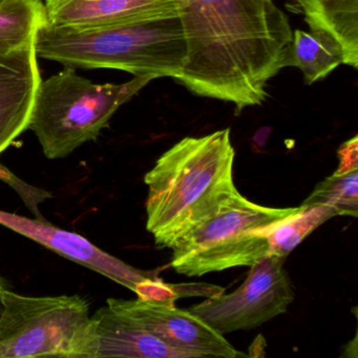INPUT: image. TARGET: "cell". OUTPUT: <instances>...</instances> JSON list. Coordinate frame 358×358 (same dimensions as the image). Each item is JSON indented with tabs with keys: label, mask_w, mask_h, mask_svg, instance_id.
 I'll list each match as a JSON object with an SVG mask.
<instances>
[{
	"label": "cell",
	"mask_w": 358,
	"mask_h": 358,
	"mask_svg": "<svg viewBox=\"0 0 358 358\" xmlns=\"http://www.w3.org/2000/svg\"><path fill=\"white\" fill-rule=\"evenodd\" d=\"M187 57L176 80L201 97L261 106L293 32L273 0H176Z\"/></svg>",
	"instance_id": "cell-1"
},
{
	"label": "cell",
	"mask_w": 358,
	"mask_h": 358,
	"mask_svg": "<svg viewBox=\"0 0 358 358\" xmlns=\"http://www.w3.org/2000/svg\"><path fill=\"white\" fill-rule=\"evenodd\" d=\"M230 129L186 137L162 155L144 182L148 186L146 228L156 245L169 247L217 213L238 194Z\"/></svg>",
	"instance_id": "cell-2"
},
{
	"label": "cell",
	"mask_w": 358,
	"mask_h": 358,
	"mask_svg": "<svg viewBox=\"0 0 358 358\" xmlns=\"http://www.w3.org/2000/svg\"><path fill=\"white\" fill-rule=\"evenodd\" d=\"M37 57L64 66L110 69L135 76L176 77L187 57L179 16L89 28L45 24L35 41Z\"/></svg>",
	"instance_id": "cell-3"
},
{
	"label": "cell",
	"mask_w": 358,
	"mask_h": 358,
	"mask_svg": "<svg viewBox=\"0 0 358 358\" xmlns=\"http://www.w3.org/2000/svg\"><path fill=\"white\" fill-rule=\"evenodd\" d=\"M154 79L144 75L122 85H98L66 66L41 80L29 129L34 131L48 159L66 158L87 142L95 141L119 108Z\"/></svg>",
	"instance_id": "cell-4"
},
{
	"label": "cell",
	"mask_w": 358,
	"mask_h": 358,
	"mask_svg": "<svg viewBox=\"0 0 358 358\" xmlns=\"http://www.w3.org/2000/svg\"><path fill=\"white\" fill-rule=\"evenodd\" d=\"M0 358H97L98 335L79 295L26 296L5 289Z\"/></svg>",
	"instance_id": "cell-5"
},
{
	"label": "cell",
	"mask_w": 358,
	"mask_h": 358,
	"mask_svg": "<svg viewBox=\"0 0 358 358\" xmlns=\"http://www.w3.org/2000/svg\"><path fill=\"white\" fill-rule=\"evenodd\" d=\"M299 209L301 206H262L238 192L217 213L192 226L171 245V267L189 278L229 268L251 267L269 255V243L259 230L291 217Z\"/></svg>",
	"instance_id": "cell-6"
},
{
	"label": "cell",
	"mask_w": 358,
	"mask_h": 358,
	"mask_svg": "<svg viewBox=\"0 0 358 358\" xmlns=\"http://www.w3.org/2000/svg\"><path fill=\"white\" fill-rule=\"evenodd\" d=\"M284 262L282 257L268 255L251 266L240 288L207 299L188 311L222 335L262 326L284 314L294 299Z\"/></svg>",
	"instance_id": "cell-7"
},
{
	"label": "cell",
	"mask_w": 358,
	"mask_h": 358,
	"mask_svg": "<svg viewBox=\"0 0 358 358\" xmlns=\"http://www.w3.org/2000/svg\"><path fill=\"white\" fill-rule=\"evenodd\" d=\"M106 305L171 349L188 357H246L227 339L188 310L140 299H108Z\"/></svg>",
	"instance_id": "cell-8"
},
{
	"label": "cell",
	"mask_w": 358,
	"mask_h": 358,
	"mask_svg": "<svg viewBox=\"0 0 358 358\" xmlns=\"http://www.w3.org/2000/svg\"><path fill=\"white\" fill-rule=\"evenodd\" d=\"M0 225L39 243L66 259L110 278L131 291L135 290L138 282L157 276L155 272L143 271L127 265L98 248L83 236L55 227L47 220L29 219L0 210Z\"/></svg>",
	"instance_id": "cell-9"
},
{
	"label": "cell",
	"mask_w": 358,
	"mask_h": 358,
	"mask_svg": "<svg viewBox=\"0 0 358 358\" xmlns=\"http://www.w3.org/2000/svg\"><path fill=\"white\" fill-rule=\"evenodd\" d=\"M41 83L35 43L0 55V155L29 129Z\"/></svg>",
	"instance_id": "cell-10"
},
{
	"label": "cell",
	"mask_w": 358,
	"mask_h": 358,
	"mask_svg": "<svg viewBox=\"0 0 358 358\" xmlns=\"http://www.w3.org/2000/svg\"><path fill=\"white\" fill-rule=\"evenodd\" d=\"M45 24L89 28L178 15L176 0H47Z\"/></svg>",
	"instance_id": "cell-11"
},
{
	"label": "cell",
	"mask_w": 358,
	"mask_h": 358,
	"mask_svg": "<svg viewBox=\"0 0 358 358\" xmlns=\"http://www.w3.org/2000/svg\"><path fill=\"white\" fill-rule=\"evenodd\" d=\"M97 327L98 353L101 357L186 358L108 305L92 316Z\"/></svg>",
	"instance_id": "cell-12"
},
{
	"label": "cell",
	"mask_w": 358,
	"mask_h": 358,
	"mask_svg": "<svg viewBox=\"0 0 358 358\" xmlns=\"http://www.w3.org/2000/svg\"><path fill=\"white\" fill-rule=\"evenodd\" d=\"M310 30L327 33L341 45L345 64L358 66V0H296Z\"/></svg>",
	"instance_id": "cell-13"
},
{
	"label": "cell",
	"mask_w": 358,
	"mask_h": 358,
	"mask_svg": "<svg viewBox=\"0 0 358 358\" xmlns=\"http://www.w3.org/2000/svg\"><path fill=\"white\" fill-rule=\"evenodd\" d=\"M339 64H345V55L333 37L320 30L294 31L285 68L296 66L303 72L305 83L312 85L326 78Z\"/></svg>",
	"instance_id": "cell-14"
},
{
	"label": "cell",
	"mask_w": 358,
	"mask_h": 358,
	"mask_svg": "<svg viewBox=\"0 0 358 358\" xmlns=\"http://www.w3.org/2000/svg\"><path fill=\"white\" fill-rule=\"evenodd\" d=\"M45 24L43 0H7L0 6V55L34 45Z\"/></svg>",
	"instance_id": "cell-15"
},
{
	"label": "cell",
	"mask_w": 358,
	"mask_h": 358,
	"mask_svg": "<svg viewBox=\"0 0 358 358\" xmlns=\"http://www.w3.org/2000/svg\"><path fill=\"white\" fill-rule=\"evenodd\" d=\"M336 215V210L330 205L301 204L294 215L259 232L267 238L269 255L286 259L311 232Z\"/></svg>",
	"instance_id": "cell-16"
},
{
	"label": "cell",
	"mask_w": 358,
	"mask_h": 358,
	"mask_svg": "<svg viewBox=\"0 0 358 358\" xmlns=\"http://www.w3.org/2000/svg\"><path fill=\"white\" fill-rule=\"evenodd\" d=\"M330 205L337 215H358V169L334 173L316 185L303 205Z\"/></svg>",
	"instance_id": "cell-17"
},
{
	"label": "cell",
	"mask_w": 358,
	"mask_h": 358,
	"mask_svg": "<svg viewBox=\"0 0 358 358\" xmlns=\"http://www.w3.org/2000/svg\"><path fill=\"white\" fill-rule=\"evenodd\" d=\"M0 180L5 182L6 184L13 188L18 194H20L24 204L27 205L31 213L36 215L37 220L45 221V217L39 211V204L45 202L48 199H51V192L47 190L41 189V188L34 187L30 184L22 181L20 178L16 177L12 171H10L7 167L0 164Z\"/></svg>",
	"instance_id": "cell-18"
},
{
	"label": "cell",
	"mask_w": 358,
	"mask_h": 358,
	"mask_svg": "<svg viewBox=\"0 0 358 358\" xmlns=\"http://www.w3.org/2000/svg\"><path fill=\"white\" fill-rule=\"evenodd\" d=\"M134 292L140 301L165 307H175L176 301L179 299L173 284L163 282L158 276L148 278L138 282Z\"/></svg>",
	"instance_id": "cell-19"
},
{
	"label": "cell",
	"mask_w": 358,
	"mask_h": 358,
	"mask_svg": "<svg viewBox=\"0 0 358 358\" xmlns=\"http://www.w3.org/2000/svg\"><path fill=\"white\" fill-rule=\"evenodd\" d=\"M178 297L204 296L207 299L219 296L225 293V289L210 284H173Z\"/></svg>",
	"instance_id": "cell-20"
},
{
	"label": "cell",
	"mask_w": 358,
	"mask_h": 358,
	"mask_svg": "<svg viewBox=\"0 0 358 358\" xmlns=\"http://www.w3.org/2000/svg\"><path fill=\"white\" fill-rule=\"evenodd\" d=\"M339 166L335 173H343L345 171L358 169V137L354 136L352 139L348 140L339 148L338 152Z\"/></svg>",
	"instance_id": "cell-21"
},
{
	"label": "cell",
	"mask_w": 358,
	"mask_h": 358,
	"mask_svg": "<svg viewBox=\"0 0 358 358\" xmlns=\"http://www.w3.org/2000/svg\"><path fill=\"white\" fill-rule=\"evenodd\" d=\"M5 286H3V282H0V314L3 312V291H5Z\"/></svg>",
	"instance_id": "cell-22"
},
{
	"label": "cell",
	"mask_w": 358,
	"mask_h": 358,
	"mask_svg": "<svg viewBox=\"0 0 358 358\" xmlns=\"http://www.w3.org/2000/svg\"><path fill=\"white\" fill-rule=\"evenodd\" d=\"M7 0H0V6L3 5V3H6Z\"/></svg>",
	"instance_id": "cell-23"
}]
</instances>
